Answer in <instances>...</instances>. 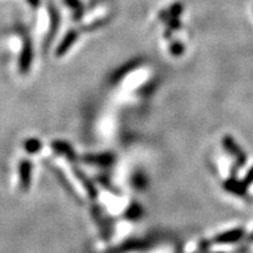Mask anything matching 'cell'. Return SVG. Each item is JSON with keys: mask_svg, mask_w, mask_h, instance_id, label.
I'll use <instances>...</instances> for the list:
<instances>
[{"mask_svg": "<svg viewBox=\"0 0 253 253\" xmlns=\"http://www.w3.org/2000/svg\"><path fill=\"white\" fill-rule=\"evenodd\" d=\"M245 185L246 184L244 182L240 184V183L237 182V181H230V182L226 183V189L230 190V191L233 192V194L243 196V195H245V190H246Z\"/></svg>", "mask_w": 253, "mask_h": 253, "instance_id": "cell-6", "label": "cell"}, {"mask_svg": "<svg viewBox=\"0 0 253 253\" xmlns=\"http://www.w3.org/2000/svg\"><path fill=\"white\" fill-rule=\"evenodd\" d=\"M243 236H244V231L242 229H233L227 231V232L220 233L217 238H214V240L219 244H231V243L239 242L243 238Z\"/></svg>", "mask_w": 253, "mask_h": 253, "instance_id": "cell-1", "label": "cell"}, {"mask_svg": "<svg viewBox=\"0 0 253 253\" xmlns=\"http://www.w3.org/2000/svg\"><path fill=\"white\" fill-rule=\"evenodd\" d=\"M27 1L32 7H38L40 5V0H27Z\"/></svg>", "mask_w": 253, "mask_h": 253, "instance_id": "cell-8", "label": "cell"}, {"mask_svg": "<svg viewBox=\"0 0 253 253\" xmlns=\"http://www.w3.org/2000/svg\"><path fill=\"white\" fill-rule=\"evenodd\" d=\"M251 182H253V168L251 170H250L248 176H246L244 183H245V184H249V183H251Z\"/></svg>", "mask_w": 253, "mask_h": 253, "instance_id": "cell-7", "label": "cell"}, {"mask_svg": "<svg viewBox=\"0 0 253 253\" xmlns=\"http://www.w3.org/2000/svg\"><path fill=\"white\" fill-rule=\"evenodd\" d=\"M65 4L68 6V7H71V9L73 11V13H74V20H80L82 18V15L84 13V5H82L81 0H65Z\"/></svg>", "mask_w": 253, "mask_h": 253, "instance_id": "cell-4", "label": "cell"}, {"mask_svg": "<svg viewBox=\"0 0 253 253\" xmlns=\"http://www.w3.org/2000/svg\"><path fill=\"white\" fill-rule=\"evenodd\" d=\"M50 17H52V25H50V31L48 34V40L50 41L53 39V36L56 33L59 27V23H60V18H59V13L58 11L54 7H50Z\"/></svg>", "mask_w": 253, "mask_h": 253, "instance_id": "cell-5", "label": "cell"}, {"mask_svg": "<svg viewBox=\"0 0 253 253\" xmlns=\"http://www.w3.org/2000/svg\"><path fill=\"white\" fill-rule=\"evenodd\" d=\"M219 253H221V252H219Z\"/></svg>", "mask_w": 253, "mask_h": 253, "instance_id": "cell-9", "label": "cell"}, {"mask_svg": "<svg viewBox=\"0 0 253 253\" xmlns=\"http://www.w3.org/2000/svg\"><path fill=\"white\" fill-rule=\"evenodd\" d=\"M79 37V33L78 31L75 30H71L68 32L67 34H66V37L63 38V40L61 41V43H60L59 47H58V50H56V54H58L59 56H61L65 54L67 50L71 48V46L73 45V43L75 42L78 39Z\"/></svg>", "mask_w": 253, "mask_h": 253, "instance_id": "cell-2", "label": "cell"}, {"mask_svg": "<svg viewBox=\"0 0 253 253\" xmlns=\"http://www.w3.org/2000/svg\"><path fill=\"white\" fill-rule=\"evenodd\" d=\"M31 61H32V45H31L30 39H28V38H25L24 49H23V53H21V58H20L21 72L25 73L30 69Z\"/></svg>", "mask_w": 253, "mask_h": 253, "instance_id": "cell-3", "label": "cell"}]
</instances>
